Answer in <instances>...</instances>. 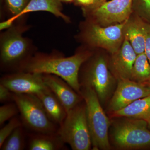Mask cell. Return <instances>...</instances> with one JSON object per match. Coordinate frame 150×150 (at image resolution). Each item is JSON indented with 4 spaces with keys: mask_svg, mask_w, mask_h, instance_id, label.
Masks as SVG:
<instances>
[{
    "mask_svg": "<svg viewBox=\"0 0 150 150\" xmlns=\"http://www.w3.org/2000/svg\"><path fill=\"white\" fill-rule=\"evenodd\" d=\"M147 123L148 125V128H149V129L150 130V118L147 121Z\"/></svg>",
    "mask_w": 150,
    "mask_h": 150,
    "instance_id": "31",
    "label": "cell"
},
{
    "mask_svg": "<svg viewBox=\"0 0 150 150\" xmlns=\"http://www.w3.org/2000/svg\"><path fill=\"white\" fill-rule=\"evenodd\" d=\"M1 84L15 93L37 95L49 89L43 80L42 74L26 72L11 75L1 79Z\"/></svg>",
    "mask_w": 150,
    "mask_h": 150,
    "instance_id": "10",
    "label": "cell"
},
{
    "mask_svg": "<svg viewBox=\"0 0 150 150\" xmlns=\"http://www.w3.org/2000/svg\"><path fill=\"white\" fill-rule=\"evenodd\" d=\"M13 23V22L11 21L8 19V20L6 21L1 23V24H0V29H1V30H2L8 28H9L11 26Z\"/></svg>",
    "mask_w": 150,
    "mask_h": 150,
    "instance_id": "27",
    "label": "cell"
},
{
    "mask_svg": "<svg viewBox=\"0 0 150 150\" xmlns=\"http://www.w3.org/2000/svg\"><path fill=\"white\" fill-rule=\"evenodd\" d=\"M143 83H144L145 85L147 86L150 88V79L144 82Z\"/></svg>",
    "mask_w": 150,
    "mask_h": 150,
    "instance_id": "30",
    "label": "cell"
},
{
    "mask_svg": "<svg viewBox=\"0 0 150 150\" xmlns=\"http://www.w3.org/2000/svg\"><path fill=\"white\" fill-rule=\"evenodd\" d=\"M19 112L14 102L7 103L0 107V126H3L6 121L11 120Z\"/></svg>",
    "mask_w": 150,
    "mask_h": 150,
    "instance_id": "21",
    "label": "cell"
},
{
    "mask_svg": "<svg viewBox=\"0 0 150 150\" xmlns=\"http://www.w3.org/2000/svg\"><path fill=\"white\" fill-rule=\"evenodd\" d=\"M112 137L114 144L121 149L150 148V130L145 120L126 118L114 125Z\"/></svg>",
    "mask_w": 150,
    "mask_h": 150,
    "instance_id": "5",
    "label": "cell"
},
{
    "mask_svg": "<svg viewBox=\"0 0 150 150\" xmlns=\"http://www.w3.org/2000/svg\"><path fill=\"white\" fill-rule=\"evenodd\" d=\"M40 99L49 117L54 123L61 126L67 115V112L62 103L50 89L38 94Z\"/></svg>",
    "mask_w": 150,
    "mask_h": 150,
    "instance_id": "15",
    "label": "cell"
},
{
    "mask_svg": "<svg viewBox=\"0 0 150 150\" xmlns=\"http://www.w3.org/2000/svg\"><path fill=\"white\" fill-rule=\"evenodd\" d=\"M133 0H111L93 9V15L102 26L121 23L129 19L133 10Z\"/></svg>",
    "mask_w": 150,
    "mask_h": 150,
    "instance_id": "8",
    "label": "cell"
},
{
    "mask_svg": "<svg viewBox=\"0 0 150 150\" xmlns=\"http://www.w3.org/2000/svg\"><path fill=\"white\" fill-rule=\"evenodd\" d=\"M76 1L80 4L87 7L91 6L94 3V0H76Z\"/></svg>",
    "mask_w": 150,
    "mask_h": 150,
    "instance_id": "28",
    "label": "cell"
},
{
    "mask_svg": "<svg viewBox=\"0 0 150 150\" xmlns=\"http://www.w3.org/2000/svg\"><path fill=\"white\" fill-rule=\"evenodd\" d=\"M106 1V0H94V3L93 5L89 7L91 9L96 8V7L99 6L100 5Z\"/></svg>",
    "mask_w": 150,
    "mask_h": 150,
    "instance_id": "29",
    "label": "cell"
},
{
    "mask_svg": "<svg viewBox=\"0 0 150 150\" xmlns=\"http://www.w3.org/2000/svg\"><path fill=\"white\" fill-rule=\"evenodd\" d=\"M25 146L24 133L21 126L13 131L0 149L2 150H22L24 149Z\"/></svg>",
    "mask_w": 150,
    "mask_h": 150,
    "instance_id": "20",
    "label": "cell"
},
{
    "mask_svg": "<svg viewBox=\"0 0 150 150\" xmlns=\"http://www.w3.org/2000/svg\"><path fill=\"white\" fill-rule=\"evenodd\" d=\"M88 54H78L67 58H43L31 60L25 65L26 72L52 74L62 78L80 94L79 72Z\"/></svg>",
    "mask_w": 150,
    "mask_h": 150,
    "instance_id": "1",
    "label": "cell"
},
{
    "mask_svg": "<svg viewBox=\"0 0 150 150\" xmlns=\"http://www.w3.org/2000/svg\"><path fill=\"white\" fill-rule=\"evenodd\" d=\"M115 82L108 69L106 60L100 56L92 63L80 85L81 87L87 86L93 88L100 101L104 102L110 96Z\"/></svg>",
    "mask_w": 150,
    "mask_h": 150,
    "instance_id": "6",
    "label": "cell"
},
{
    "mask_svg": "<svg viewBox=\"0 0 150 150\" xmlns=\"http://www.w3.org/2000/svg\"><path fill=\"white\" fill-rule=\"evenodd\" d=\"M118 81L117 88L108 105V109L111 112L122 109L135 100L150 94V88L144 83L130 79Z\"/></svg>",
    "mask_w": 150,
    "mask_h": 150,
    "instance_id": "9",
    "label": "cell"
},
{
    "mask_svg": "<svg viewBox=\"0 0 150 150\" xmlns=\"http://www.w3.org/2000/svg\"><path fill=\"white\" fill-rule=\"evenodd\" d=\"M150 79V64L145 52L137 55L131 79L137 82H144Z\"/></svg>",
    "mask_w": 150,
    "mask_h": 150,
    "instance_id": "19",
    "label": "cell"
},
{
    "mask_svg": "<svg viewBox=\"0 0 150 150\" xmlns=\"http://www.w3.org/2000/svg\"><path fill=\"white\" fill-rule=\"evenodd\" d=\"M65 144L58 134H36L31 137L29 144L30 150H56L61 149Z\"/></svg>",
    "mask_w": 150,
    "mask_h": 150,
    "instance_id": "18",
    "label": "cell"
},
{
    "mask_svg": "<svg viewBox=\"0 0 150 150\" xmlns=\"http://www.w3.org/2000/svg\"><path fill=\"white\" fill-rule=\"evenodd\" d=\"M137 54L128 39L124 37L121 47L111 59V69L117 79H131V72Z\"/></svg>",
    "mask_w": 150,
    "mask_h": 150,
    "instance_id": "12",
    "label": "cell"
},
{
    "mask_svg": "<svg viewBox=\"0 0 150 150\" xmlns=\"http://www.w3.org/2000/svg\"><path fill=\"white\" fill-rule=\"evenodd\" d=\"M9 9L14 16L20 13L27 4L28 0H5Z\"/></svg>",
    "mask_w": 150,
    "mask_h": 150,
    "instance_id": "24",
    "label": "cell"
},
{
    "mask_svg": "<svg viewBox=\"0 0 150 150\" xmlns=\"http://www.w3.org/2000/svg\"><path fill=\"white\" fill-rule=\"evenodd\" d=\"M144 52L150 64V32L148 34L146 39Z\"/></svg>",
    "mask_w": 150,
    "mask_h": 150,
    "instance_id": "26",
    "label": "cell"
},
{
    "mask_svg": "<svg viewBox=\"0 0 150 150\" xmlns=\"http://www.w3.org/2000/svg\"><path fill=\"white\" fill-rule=\"evenodd\" d=\"M58 134L65 144L74 150H88L92 142L87 118L85 103L78 104L67 112Z\"/></svg>",
    "mask_w": 150,
    "mask_h": 150,
    "instance_id": "3",
    "label": "cell"
},
{
    "mask_svg": "<svg viewBox=\"0 0 150 150\" xmlns=\"http://www.w3.org/2000/svg\"><path fill=\"white\" fill-rule=\"evenodd\" d=\"M129 19L121 23L104 27L93 25L88 31V40L93 46L104 48L112 54H115L123 43L124 27Z\"/></svg>",
    "mask_w": 150,
    "mask_h": 150,
    "instance_id": "7",
    "label": "cell"
},
{
    "mask_svg": "<svg viewBox=\"0 0 150 150\" xmlns=\"http://www.w3.org/2000/svg\"><path fill=\"white\" fill-rule=\"evenodd\" d=\"M61 1H63L70 2L74 1V0H61Z\"/></svg>",
    "mask_w": 150,
    "mask_h": 150,
    "instance_id": "32",
    "label": "cell"
},
{
    "mask_svg": "<svg viewBox=\"0 0 150 150\" xmlns=\"http://www.w3.org/2000/svg\"><path fill=\"white\" fill-rule=\"evenodd\" d=\"M150 32V25L140 18L128 20L124 28V37L129 40L137 55L145 52L147 36Z\"/></svg>",
    "mask_w": 150,
    "mask_h": 150,
    "instance_id": "13",
    "label": "cell"
},
{
    "mask_svg": "<svg viewBox=\"0 0 150 150\" xmlns=\"http://www.w3.org/2000/svg\"><path fill=\"white\" fill-rule=\"evenodd\" d=\"M44 82L56 96L67 112L80 103L82 97L62 78L51 74H43Z\"/></svg>",
    "mask_w": 150,
    "mask_h": 150,
    "instance_id": "11",
    "label": "cell"
},
{
    "mask_svg": "<svg viewBox=\"0 0 150 150\" xmlns=\"http://www.w3.org/2000/svg\"><path fill=\"white\" fill-rule=\"evenodd\" d=\"M61 0H30L27 5L21 12L9 18L13 22L25 14L38 11L49 12L57 17H60L65 20L69 18L62 12Z\"/></svg>",
    "mask_w": 150,
    "mask_h": 150,
    "instance_id": "17",
    "label": "cell"
},
{
    "mask_svg": "<svg viewBox=\"0 0 150 150\" xmlns=\"http://www.w3.org/2000/svg\"><path fill=\"white\" fill-rule=\"evenodd\" d=\"M22 121L18 118L14 117L10 120L8 123L3 126L0 130V148L16 128L22 126Z\"/></svg>",
    "mask_w": 150,
    "mask_h": 150,
    "instance_id": "22",
    "label": "cell"
},
{
    "mask_svg": "<svg viewBox=\"0 0 150 150\" xmlns=\"http://www.w3.org/2000/svg\"><path fill=\"white\" fill-rule=\"evenodd\" d=\"M112 118H128L147 121L150 118V94L135 100L128 106L111 112Z\"/></svg>",
    "mask_w": 150,
    "mask_h": 150,
    "instance_id": "14",
    "label": "cell"
},
{
    "mask_svg": "<svg viewBox=\"0 0 150 150\" xmlns=\"http://www.w3.org/2000/svg\"><path fill=\"white\" fill-rule=\"evenodd\" d=\"M13 102L18 107L22 123L36 134H57L56 123L49 117L36 95L13 93Z\"/></svg>",
    "mask_w": 150,
    "mask_h": 150,
    "instance_id": "4",
    "label": "cell"
},
{
    "mask_svg": "<svg viewBox=\"0 0 150 150\" xmlns=\"http://www.w3.org/2000/svg\"><path fill=\"white\" fill-rule=\"evenodd\" d=\"M132 7L145 19L150 20V0H133Z\"/></svg>",
    "mask_w": 150,
    "mask_h": 150,
    "instance_id": "23",
    "label": "cell"
},
{
    "mask_svg": "<svg viewBox=\"0 0 150 150\" xmlns=\"http://www.w3.org/2000/svg\"><path fill=\"white\" fill-rule=\"evenodd\" d=\"M27 49V43L21 36L14 35L6 40L2 46L1 60L5 64L16 62L21 59Z\"/></svg>",
    "mask_w": 150,
    "mask_h": 150,
    "instance_id": "16",
    "label": "cell"
},
{
    "mask_svg": "<svg viewBox=\"0 0 150 150\" xmlns=\"http://www.w3.org/2000/svg\"><path fill=\"white\" fill-rule=\"evenodd\" d=\"M80 95L85 103L87 118L92 146L95 150H110L111 146L108 139L109 118L102 109L97 95L93 88L82 87Z\"/></svg>",
    "mask_w": 150,
    "mask_h": 150,
    "instance_id": "2",
    "label": "cell"
},
{
    "mask_svg": "<svg viewBox=\"0 0 150 150\" xmlns=\"http://www.w3.org/2000/svg\"><path fill=\"white\" fill-rule=\"evenodd\" d=\"M13 93L5 86L0 84V102L1 103H7L13 100Z\"/></svg>",
    "mask_w": 150,
    "mask_h": 150,
    "instance_id": "25",
    "label": "cell"
}]
</instances>
